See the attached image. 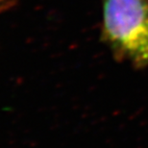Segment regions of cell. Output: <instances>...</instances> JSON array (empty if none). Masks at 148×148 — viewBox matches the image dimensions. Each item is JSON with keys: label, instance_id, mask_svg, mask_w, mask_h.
Instances as JSON below:
<instances>
[{"label": "cell", "instance_id": "cell-1", "mask_svg": "<svg viewBox=\"0 0 148 148\" xmlns=\"http://www.w3.org/2000/svg\"><path fill=\"white\" fill-rule=\"evenodd\" d=\"M102 33L118 60L148 66V0H103Z\"/></svg>", "mask_w": 148, "mask_h": 148}]
</instances>
